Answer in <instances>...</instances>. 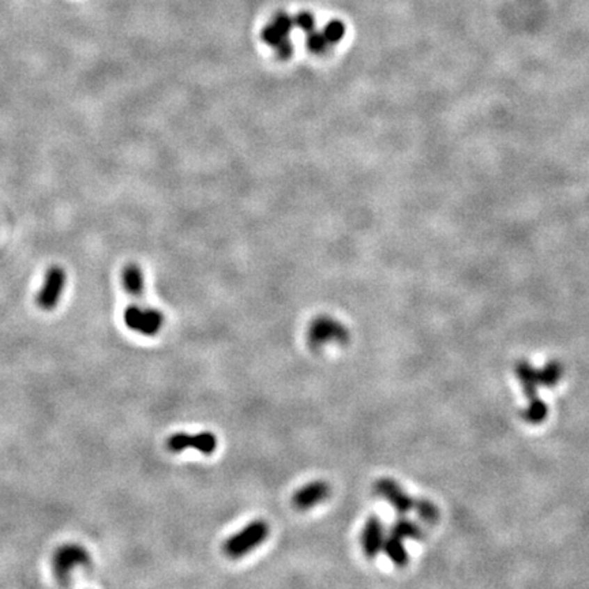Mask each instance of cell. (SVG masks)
Wrapping results in <instances>:
<instances>
[{
    "instance_id": "obj_1",
    "label": "cell",
    "mask_w": 589,
    "mask_h": 589,
    "mask_svg": "<svg viewBox=\"0 0 589 589\" xmlns=\"http://www.w3.org/2000/svg\"><path fill=\"white\" fill-rule=\"evenodd\" d=\"M269 533V524L263 520H254L228 537L223 546V551L230 559H239L260 547Z\"/></svg>"
},
{
    "instance_id": "obj_2",
    "label": "cell",
    "mask_w": 589,
    "mask_h": 589,
    "mask_svg": "<svg viewBox=\"0 0 589 589\" xmlns=\"http://www.w3.org/2000/svg\"><path fill=\"white\" fill-rule=\"evenodd\" d=\"M294 26V18L285 13H278L262 31V40L274 49L276 56L281 61H288L294 54V45L290 40Z\"/></svg>"
},
{
    "instance_id": "obj_3",
    "label": "cell",
    "mask_w": 589,
    "mask_h": 589,
    "mask_svg": "<svg viewBox=\"0 0 589 589\" xmlns=\"http://www.w3.org/2000/svg\"><path fill=\"white\" fill-rule=\"evenodd\" d=\"M350 340L347 327L330 315L315 317L307 330V341L313 350L322 348L327 344H345Z\"/></svg>"
},
{
    "instance_id": "obj_4",
    "label": "cell",
    "mask_w": 589,
    "mask_h": 589,
    "mask_svg": "<svg viewBox=\"0 0 589 589\" xmlns=\"http://www.w3.org/2000/svg\"><path fill=\"white\" fill-rule=\"evenodd\" d=\"M123 322L138 334L153 337L163 329L165 318L163 313L157 308L130 304L123 313Z\"/></svg>"
},
{
    "instance_id": "obj_5",
    "label": "cell",
    "mask_w": 589,
    "mask_h": 589,
    "mask_svg": "<svg viewBox=\"0 0 589 589\" xmlns=\"http://www.w3.org/2000/svg\"><path fill=\"white\" fill-rule=\"evenodd\" d=\"M92 562L89 551L79 544H65L61 547L52 559V567L61 584H68V577L75 567H86Z\"/></svg>"
},
{
    "instance_id": "obj_6",
    "label": "cell",
    "mask_w": 589,
    "mask_h": 589,
    "mask_svg": "<svg viewBox=\"0 0 589 589\" xmlns=\"http://www.w3.org/2000/svg\"><path fill=\"white\" fill-rule=\"evenodd\" d=\"M217 437L210 431H201L196 434L176 432L166 439V449L172 453H182L187 449H194L202 455H213L217 450Z\"/></svg>"
},
{
    "instance_id": "obj_7",
    "label": "cell",
    "mask_w": 589,
    "mask_h": 589,
    "mask_svg": "<svg viewBox=\"0 0 589 589\" xmlns=\"http://www.w3.org/2000/svg\"><path fill=\"white\" fill-rule=\"evenodd\" d=\"M67 283V273L59 265H54L47 270L44 284L37 294V306L42 311H52L56 308Z\"/></svg>"
},
{
    "instance_id": "obj_8",
    "label": "cell",
    "mask_w": 589,
    "mask_h": 589,
    "mask_svg": "<svg viewBox=\"0 0 589 589\" xmlns=\"http://www.w3.org/2000/svg\"><path fill=\"white\" fill-rule=\"evenodd\" d=\"M330 494H331V487L327 482L314 480L294 491L291 502L294 509L304 512L327 501Z\"/></svg>"
},
{
    "instance_id": "obj_9",
    "label": "cell",
    "mask_w": 589,
    "mask_h": 589,
    "mask_svg": "<svg viewBox=\"0 0 589 589\" xmlns=\"http://www.w3.org/2000/svg\"><path fill=\"white\" fill-rule=\"evenodd\" d=\"M375 492L386 499L398 513H407L414 509L415 501L408 496L392 479H379L375 483Z\"/></svg>"
},
{
    "instance_id": "obj_10",
    "label": "cell",
    "mask_w": 589,
    "mask_h": 589,
    "mask_svg": "<svg viewBox=\"0 0 589 589\" xmlns=\"http://www.w3.org/2000/svg\"><path fill=\"white\" fill-rule=\"evenodd\" d=\"M361 547L368 558H375L381 551L385 542L384 525L378 517L371 516L361 531Z\"/></svg>"
},
{
    "instance_id": "obj_11",
    "label": "cell",
    "mask_w": 589,
    "mask_h": 589,
    "mask_svg": "<svg viewBox=\"0 0 589 589\" xmlns=\"http://www.w3.org/2000/svg\"><path fill=\"white\" fill-rule=\"evenodd\" d=\"M516 374L524 388V393L529 401L528 404L540 401L542 398H539L537 395V388L542 386L540 378H539V370L533 368L528 361H520L516 366Z\"/></svg>"
},
{
    "instance_id": "obj_12",
    "label": "cell",
    "mask_w": 589,
    "mask_h": 589,
    "mask_svg": "<svg viewBox=\"0 0 589 589\" xmlns=\"http://www.w3.org/2000/svg\"><path fill=\"white\" fill-rule=\"evenodd\" d=\"M123 288L127 294L134 297H142L145 294V274L143 270L135 265H127L122 272Z\"/></svg>"
},
{
    "instance_id": "obj_13",
    "label": "cell",
    "mask_w": 589,
    "mask_h": 589,
    "mask_svg": "<svg viewBox=\"0 0 589 589\" xmlns=\"http://www.w3.org/2000/svg\"><path fill=\"white\" fill-rule=\"evenodd\" d=\"M382 551L389 556L393 563L402 566L408 562V553L402 544V539L397 537L391 533L389 537H385Z\"/></svg>"
},
{
    "instance_id": "obj_14",
    "label": "cell",
    "mask_w": 589,
    "mask_h": 589,
    "mask_svg": "<svg viewBox=\"0 0 589 589\" xmlns=\"http://www.w3.org/2000/svg\"><path fill=\"white\" fill-rule=\"evenodd\" d=\"M392 535L400 539H415V540H419L423 537V532L421 526L408 519H400L393 524Z\"/></svg>"
},
{
    "instance_id": "obj_15",
    "label": "cell",
    "mask_w": 589,
    "mask_h": 589,
    "mask_svg": "<svg viewBox=\"0 0 589 589\" xmlns=\"http://www.w3.org/2000/svg\"><path fill=\"white\" fill-rule=\"evenodd\" d=\"M563 375V367L559 361L553 360L549 361L543 370L539 371V378H540V385L546 386V388H553L556 386V384L559 382V379Z\"/></svg>"
},
{
    "instance_id": "obj_16",
    "label": "cell",
    "mask_w": 589,
    "mask_h": 589,
    "mask_svg": "<svg viewBox=\"0 0 589 589\" xmlns=\"http://www.w3.org/2000/svg\"><path fill=\"white\" fill-rule=\"evenodd\" d=\"M547 414H549V407L543 400H540L537 402L528 404L526 409L523 412V418L528 423L537 425V423H542L547 418Z\"/></svg>"
},
{
    "instance_id": "obj_17",
    "label": "cell",
    "mask_w": 589,
    "mask_h": 589,
    "mask_svg": "<svg viewBox=\"0 0 589 589\" xmlns=\"http://www.w3.org/2000/svg\"><path fill=\"white\" fill-rule=\"evenodd\" d=\"M414 509H416L418 516L425 523L435 524L438 521V519H439V510H438V508L432 502H430V501H425V499L418 501V502L415 501Z\"/></svg>"
},
{
    "instance_id": "obj_18",
    "label": "cell",
    "mask_w": 589,
    "mask_h": 589,
    "mask_svg": "<svg viewBox=\"0 0 589 589\" xmlns=\"http://www.w3.org/2000/svg\"><path fill=\"white\" fill-rule=\"evenodd\" d=\"M306 44H307V48L313 54H315V55L325 54L327 49H329V47H330V44L327 42L324 33L318 32L315 29L311 31L310 33H307V41H306Z\"/></svg>"
},
{
    "instance_id": "obj_19",
    "label": "cell",
    "mask_w": 589,
    "mask_h": 589,
    "mask_svg": "<svg viewBox=\"0 0 589 589\" xmlns=\"http://www.w3.org/2000/svg\"><path fill=\"white\" fill-rule=\"evenodd\" d=\"M322 33H324L327 42L330 45H334V44L340 42L344 38V36H345V26H344V24L341 21L333 19V21H330L327 26L324 28Z\"/></svg>"
},
{
    "instance_id": "obj_20",
    "label": "cell",
    "mask_w": 589,
    "mask_h": 589,
    "mask_svg": "<svg viewBox=\"0 0 589 589\" xmlns=\"http://www.w3.org/2000/svg\"><path fill=\"white\" fill-rule=\"evenodd\" d=\"M294 25L296 28L301 29L303 32H306V34H307V33L314 31L315 21H314L313 14H310V13H306V11H304V13H299V14L294 17Z\"/></svg>"
}]
</instances>
